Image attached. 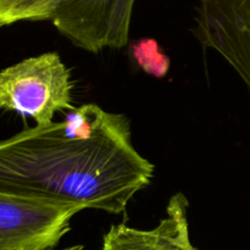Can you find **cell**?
<instances>
[{"label": "cell", "mask_w": 250, "mask_h": 250, "mask_svg": "<svg viewBox=\"0 0 250 250\" xmlns=\"http://www.w3.org/2000/svg\"><path fill=\"white\" fill-rule=\"evenodd\" d=\"M153 164L132 143L128 117L84 104L60 122L0 143V188L41 193L119 215L150 185Z\"/></svg>", "instance_id": "6da1fadb"}, {"label": "cell", "mask_w": 250, "mask_h": 250, "mask_svg": "<svg viewBox=\"0 0 250 250\" xmlns=\"http://www.w3.org/2000/svg\"><path fill=\"white\" fill-rule=\"evenodd\" d=\"M0 107L29 117L37 126L54 122L72 105L71 73L55 51L31 56L0 73Z\"/></svg>", "instance_id": "7a4b0ae2"}, {"label": "cell", "mask_w": 250, "mask_h": 250, "mask_svg": "<svg viewBox=\"0 0 250 250\" xmlns=\"http://www.w3.org/2000/svg\"><path fill=\"white\" fill-rule=\"evenodd\" d=\"M84 208L41 193L0 188V250H50Z\"/></svg>", "instance_id": "3957f363"}, {"label": "cell", "mask_w": 250, "mask_h": 250, "mask_svg": "<svg viewBox=\"0 0 250 250\" xmlns=\"http://www.w3.org/2000/svg\"><path fill=\"white\" fill-rule=\"evenodd\" d=\"M136 0H59L49 21L75 46L97 54L128 44Z\"/></svg>", "instance_id": "277c9868"}, {"label": "cell", "mask_w": 250, "mask_h": 250, "mask_svg": "<svg viewBox=\"0 0 250 250\" xmlns=\"http://www.w3.org/2000/svg\"><path fill=\"white\" fill-rule=\"evenodd\" d=\"M193 33L250 89V0H197Z\"/></svg>", "instance_id": "5b68a950"}, {"label": "cell", "mask_w": 250, "mask_h": 250, "mask_svg": "<svg viewBox=\"0 0 250 250\" xmlns=\"http://www.w3.org/2000/svg\"><path fill=\"white\" fill-rule=\"evenodd\" d=\"M189 203L183 193H176L166 207L158 226L139 229L125 224L114 225L104 234L102 250H198L190 242L188 224Z\"/></svg>", "instance_id": "8992f818"}, {"label": "cell", "mask_w": 250, "mask_h": 250, "mask_svg": "<svg viewBox=\"0 0 250 250\" xmlns=\"http://www.w3.org/2000/svg\"><path fill=\"white\" fill-rule=\"evenodd\" d=\"M59 0H0V26L24 21H49Z\"/></svg>", "instance_id": "52a82bcc"}, {"label": "cell", "mask_w": 250, "mask_h": 250, "mask_svg": "<svg viewBox=\"0 0 250 250\" xmlns=\"http://www.w3.org/2000/svg\"><path fill=\"white\" fill-rule=\"evenodd\" d=\"M133 54L136 59L148 56V59H144L138 63L149 75L163 77L165 73H167L170 65L168 58L159 51L158 44L153 39H143L139 43L134 44Z\"/></svg>", "instance_id": "ba28073f"}, {"label": "cell", "mask_w": 250, "mask_h": 250, "mask_svg": "<svg viewBox=\"0 0 250 250\" xmlns=\"http://www.w3.org/2000/svg\"><path fill=\"white\" fill-rule=\"evenodd\" d=\"M50 250H58V249H50ZM59 250H83V246H72V247H67V248L63 249H59Z\"/></svg>", "instance_id": "9c48e42d"}]
</instances>
